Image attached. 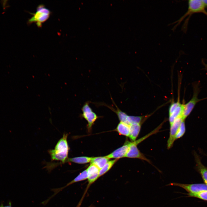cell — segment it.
I'll use <instances>...</instances> for the list:
<instances>
[{
    "mask_svg": "<svg viewBox=\"0 0 207 207\" xmlns=\"http://www.w3.org/2000/svg\"><path fill=\"white\" fill-rule=\"evenodd\" d=\"M100 169L95 165L91 164L87 169L88 177L96 175H99Z\"/></svg>",
    "mask_w": 207,
    "mask_h": 207,
    "instance_id": "ac0fdd59",
    "label": "cell"
},
{
    "mask_svg": "<svg viewBox=\"0 0 207 207\" xmlns=\"http://www.w3.org/2000/svg\"><path fill=\"white\" fill-rule=\"evenodd\" d=\"M1 207H12L11 203L9 202V205L7 206H4L3 204H1L0 206Z\"/></svg>",
    "mask_w": 207,
    "mask_h": 207,
    "instance_id": "cb8c5ba5",
    "label": "cell"
},
{
    "mask_svg": "<svg viewBox=\"0 0 207 207\" xmlns=\"http://www.w3.org/2000/svg\"><path fill=\"white\" fill-rule=\"evenodd\" d=\"M93 157L80 156L68 158L65 163L67 162H73L79 164H84L91 162Z\"/></svg>",
    "mask_w": 207,
    "mask_h": 207,
    "instance_id": "9a60e30c",
    "label": "cell"
},
{
    "mask_svg": "<svg viewBox=\"0 0 207 207\" xmlns=\"http://www.w3.org/2000/svg\"><path fill=\"white\" fill-rule=\"evenodd\" d=\"M7 0H3L2 1V5L3 9H5L7 7Z\"/></svg>",
    "mask_w": 207,
    "mask_h": 207,
    "instance_id": "603a6c76",
    "label": "cell"
},
{
    "mask_svg": "<svg viewBox=\"0 0 207 207\" xmlns=\"http://www.w3.org/2000/svg\"><path fill=\"white\" fill-rule=\"evenodd\" d=\"M180 104V103L179 102L172 103L170 105L169 108V115L172 114Z\"/></svg>",
    "mask_w": 207,
    "mask_h": 207,
    "instance_id": "7402d4cb",
    "label": "cell"
},
{
    "mask_svg": "<svg viewBox=\"0 0 207 207\" xmlns=\"http://www.w3.org/2000/svg\"><path fill=\"white\" fill-rule=\"evenodd\" d=\"M188 8L187 12L178 20L170 24V25L175 24L172 28V30H174L184 19L187 17L182 28V30L184 32H186L189 19L194 14L202 13L207 16V11L202 0H189L188 1Z\"/></svg>",
    "mask_w": 207,
    "mask_h": 207,
    "instance_id": "6da1fadb",
    "label": "cell"
},
{
    "mask_svg": "<svg viewBox=\"0 0 207 207\" xmlns=\"http://www.w3.org/2000/svg\"><path fill=\"white\" fill-rule=\"evenodd\" d=\"M92 207V206H90V207Z\"/></svg>",
    "mask_w": 207,
    "mask_h": 207,
    "instance_id": "4316f807",
    "label": "cell"
},
{
    "mask_svg": "<svg viewBox=\"0 0 207 207\" xmlns=\"http://www.w3.org/2000/svg\"><path fill=\"white\" fill-rule=\"evenodd\" d=\"M184 120L182 116H179L175 119L172 124L170 125V135L167 142L168 149L170 148L172 146L175 140V136L177 131L181 123Z\"/></svg>",
    "mask_w": 207,
    "mask_h": 207,
    "instance_id": "52a82bcc",
    "label": "cell"
},
{
    "mask_svg": "<svg viewBox=\"0 0 207 207\" xmlns=\"http://www.w3.org/2000/svg\"><path fill=\"white\" fill-rule=\"evenodd\" d=\"M193 96L191 99L186 104H184L182 117L185 120L193 110L196 104L199 101L198 98V90L195 88Z\"/></svg>",
    "mask_w": 207,
    "mask_h": 207,
    "instance_id": "8992f818",
    "label": "cell"
},
{
    "mask_svg": "<svg viewBox=\"0 0 207 207\" xmlns=\"http://www.w3.org/2000/svg\"><path fill=\"white\" fill-rule=\"evenodd\" d=\"M131 143V142L126 140L123 146L106 156L109 159L113 158L116 159L125 157L129 150Z\"/></svg>",
    "mask_w": 207,
    "mask_h": 207,
    "instance_id": "9c48e42d",
    "label": "cell"
},
{
    "mask_svg": "<svg viewBox=\"0 0 207 207\" xmlns=\"http://www.w3.org/2000/svg\"><path fill=\"white\" fill-rule=\"evenodd\" d=\"M140 124H133L130 125V133L129 137L132 141H135L141 129Z\"/></svg>",
    "mask_w": 207,
    "mask_h": 207,
    "instance_id": "8fae6325",
    "label": "cell"
},
{
    "mask_svg": "<svg viewBox=\"0 0 207 207\" xmlns=\"http://www.w3.org/2000/svg\"><path fill=\"white\" fill-rule=\"evenodd\" d=\"M189 196L197 198L204 200L207 201V191H205L195 193L188 194Z\"/></svg>",
    "mask_w": 207,
    "mask_h": 207,
    "instance_id": "44dd1931",
    "label": "cell"
},
{
    "mask_svg": "<svg viewBox=\"0 0 207 207\" xmlns=\"http://www.w3.org/2000/svg\"><path fill=\"white\" fill-rule=\"evenodd\" d=\"M185 131L184 120L181 123L176 135L175 140L181 137L184 135Z\"/></svg>",
    "mask_w": 207,
    "mask_h": 207,
    "instance_id": "ffe728a7",
    "label": "cell"
},
{
    "mask_svg": "<svg viewBox=\"0 0 207 207\" xmlns=\"http://www.w3.org/2000/svg\"><path fill=\"white\" fill-rule=\"evenodd\" d=\"M106 156L93 157L90 162L97 166L99 169L102 168L109 161Z\"/></svg>",
    "mask_w": 207,
    "mask_h": 207,
    "instance_id": "4fadbf2b",
    "label": "cell"
},
{
    "mask_svg": "<svg viewBox=\"0 0 207 207\" xmlns=\"http://www.w3.org/2000/svg\"><path fill=\"white\" fill-rule=\"evenodd\" d=\"M88 178V175L87 169L85 170L82 172L80 173L77 177H76L74 180L68 183L65 187H64L60 189H62L74 183L75 182L83 181L87 179Z\"/></svg>",
    "mask_w": 207,
    "mask_h": 207,
    "instance_id": "2e32d148",
    "label": "cell"
},
{
    "mask_svg": "<svg viewBox=\"0 0 207 207\" xmlns=\"http://www.w3.org/2000/svg\"><path fill=\"white\" fill-rule=\"evenodd\" d=\"M166 186L179 187L185 189L189 193H195L203 191H207V185L205 184H186L173 182L170 183Z\"/></svg>",
    "mask_w": 207,
    "mask_h": 207,
    "instance_id": "5b68a950",
    "label": "cell"
},
{
    "mask_svg": "<svg viewBox=\"0 0 207 207\" xmlns=\"http://www.w3.org/2000/svg\"><path fill=\"white\" fill-rule=\"evenodd\" d=\"M202 1L206 8H207V0H202Z\"/></svg>",
    "mask_w": 207,
    "mask_h": 207,
    "instance_id": "d4e9b609",
    "label": "cell"
},
{
    "mask_svg": "<svg viewBox=\"0 0 207 207\" xmlns=\"http://www.w3.org/2000/svg\"><path fill=\"white\" fill-rule=\"evenodd\" d=\"M143 116H128L127 117V122L130 125L133 124H140L143 120Z\"/></svg>",
    "mask_w": 207,
    "mask_h": 207,
    "instance_id": "d6986e66",
    "label": "cell"
},
{
    "mask_svg": "<svg viewBox=\"0 0 207 207\" xmlns=\"http://www.w3.org/2000/svg\"><path fill=\"white\" fill-rule=\"evenodd\" d=\"M125 157L139 159L145 160L151 164L150 161L140 152L137 147V145L135 143L134 141L131 142L129 150Z\"/></svg>",
    "mask_w": 207,
    "mask_h": 207,
    "instance_id": "ba28073f",
    "label": "cell"
},
{
    "mask_svg": "<svg viewBox=\"0 0 207 207\" xmlns=\"http://www.w3.org/2000/svg\"><path fill=\"white\" fill-rule=\"evenodd\" d=\"M197 168L206 184L207 185V168L202 163L197 154H195Z\"/></svg>",
    "mask_w": 207,
    "mask_h": 207,
    "instance_id": "30bf717a",
    "label": "cell"
},
{
    "mask_svg": "<svg viewBox=\"0 0 207 207\" xmlns=\"http://www.w3.org/2000/svg\"><path fill=\"white\" fill-rule=\"evenodd\" d=\"M183 106L184 104L180 103L172 113L169 115V120L170 125L172 124L175 119L179 116H182Z\"/></svg>",
    "mask_w": 207,
    "mask_h": 207,
    "instance_id": "7c38bea8",
    "label": "cell"
},
{
    "mask_svg": "<svg viewBox=\"0 0 207 207\" xmlns=\"http://www.w3.org/2000/svg\"><path fill=\"white\" fill-rule=\"evenodd\" d=\"M120 135L129 137L130 133V125L120 122L115 130Z\"/></svg>",
    "mask_w": 207,
    "mask_h": 207,
    "instance_id": "5bb4252c",
    "label": "cell"
},
{
    "mask_svg": "<svg viewBox=\"0 0 207 207\" xmlns=\"http://www.w3.org/2000/svg\"><path fill=\"white\" fill-rule=\"evenodd\" d=\"M68 135V134H64L54 149L48 150L52 160L60 161L61 163H64L68 158L69 147L67 140Z\"/></svg>",
    "mask_w": 207,
    "mask_h": 207,
    "instance_id": "7a4b0ae2",
    "label": "cell"
},
{
    "mask_svg": "<svg viewBox=\"0 0 207 207\" xmlns=\"http://www.w3.org/2000/svg\"><path fill=\"white\" fill-rule=\"evenodd\" d=\"M32 16L28 19L27 21L28 25L36 23L37 26L39 27L42 26L43 23L49 18L51 12L42 4L39 5L37 7L36 12L34 13H30Z\"/></svg>",
    "mask_w": 207,
    "mask_h": 207,
    "instance_id": "3957f363",
    "label": "cell"
},
{
    "mask_svg": "<svg viewBox=\"0 0 207 207\" xmlns=\"http://www.w3.org/2000/svg\"><path fill=\"white\" fill-rule=\"evenodd\" d=\"M117 160V159H115L108 162L102 168L100 169L99 177L103 175L109 170Z\"/></svg>",
    "mask_w": 207,
    "mask_h": 207,
    "instance_id": "e0dca14e",
    "label": "cell"
},
{
    "mask_svg": "<svg viewBox=\"0 0 207 207\" xmlns=\"http://www.w3.org/2000/svg\"><path fill=\"white\" fill-rule=\"evenodd\" d=\"M204 64L205 67L206 68L207 70V64L204 63Z\"/></svg>",
    "mask_w": 207,
    "mask_h": 207,
    "instance_id": "484cf974",
    "label": "cell"
},
{
    "mask_svg": "<svg viewBox=\"0 0 207 207\" xmlns=\"http://www.w3.org/2000/svg\"><path fill=\"white\" fill-rule=\"evenodd\" d=\"M89 101L86 102L83 106L81 116L87 121L88 129L90 131L92 126L99 117L93 111L89 106Z\"/></svg>",
    "mask_w": 207,
    "mask_h": 207,
    "instance_id": "277c9868",
    "label": "cell"
}]
</instances>
